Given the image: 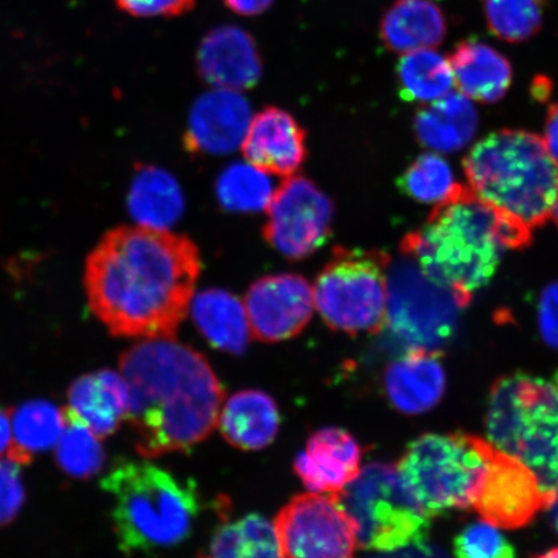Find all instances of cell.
I'll use <instances>...</instances> for the list:
<instances>
[{
	"label": "cell",
	"mask_w": 558,
	"mask_h": 558,
	"mask_svg": "<svg viewBox=\"0 0 558 558\" xmlns=\"http://www.w3.org/2000/svg\"><path fill=\"white\" fill-rule=\"evenodd\" d=\"M120 367L138 456L186 451L213 434L225 390L204 354L173 338L146 339L121 355Z\"/></svg>",
	"instance_id": "cell-2"
},
{
	"label": "cell",
	"mask_w": 558,
	"mask_h": 558,
	"mask_svg": "<svg viewBox=\"0 0 558 558\" xmlns=\"http://www.w3.org/2000/svg\"><path fill=\"white\" fill-rule=\"evenodd\" d=\"M116 3L134 17H178L192 11L195 0H116Z\"/></svg>",
	"instance_id": "cell-36"
},
{
	"label": "cell",
	"mask_w": 558,
	"mask_h": 558,
	"mask_svg": "<svg viewBox=\"0 0 558 558\" xmlns=\"http://www.w3.org/2000/svg\"><path fill=\"white\" fill-rule=\"evenodd\" d=\"M472 507L490 525L515 530L547 509L548 499L527 465L488 442L486 471Z\"/></svg>",
	"instance_id": "cell-13"
},
{
	"label": "cell",
	"mask_w": 558,
	"mask_h": 558,
	"mask_svg": "<svg viewBox=\"0 0 558 558\" xmlns=\"http://www.w3.org/2000/svg\"><path fill=\"white\" fill-rule=\"evenodd\" d=\"M12 416L13 441L7 457L21 465L59 442L65 427V411L47 401L21 404Z\"/></svg>",
	"instance_id": "cell-27"
},
{
	"label": "cell",
	"mask_w": 558,
	"mask_h": 558,
	"mask_svg": "<svg viewBox=\"0 0 558 558\" xmlns=\"http://www.w3.org/2000/svg\"><path fill=\"white\" fill-rule=\"evenodd\" d=\"M68 401V408L100 438L113 435L128 418V384L111 369L81 376L70 386Z\"/></svg>",
	"instance_id": "cell-21"
},
{
	"label": "cell",
	"mask_w": 558,
	"mask_h": 558,
	"mask_svg": "<svg viewBox=\"0 0 558 558\" xmlns=\"http://www.w3.org/2000/svg\"><path fill=\"white\" fill-rule=\"evenodd\" d=\"M399 186L404 195L424 205H442L462 192L448 160L438 153L417 157L402 173Z\"/></svg>",
	"instance_id": "cell-30"
},
{
	"label": "cell",
	"mask_w": 558,
	"mask_h": 558,
	"mask_svg": "<svg viewBox=\"0 0 558 558\" xmlns=\"http://www.w3.org/2000/svg\"><path fill=\"white\" fill-rule=\"evenodd\" d=\"M368 558H450L442 547L428 539L411 544L409 547L392 550V553H375Z\"/></svg>",
	"instance_id": "cell-38"
},
{
	"label": "cell",
	"mask_w": 558,
	"mask_h": 558,
	"mask_svg": "<svg viewBox=\"0 0 558 558\" xmlns=\"http://www.w3.org/2000/svg\"><path fill=\"white\" fill-rule=\"evenodd\" d=\"M197 69L209 86L239 93L255 87L260 81L263 60L250 33L226 25L216 27L202 40Z\"/></svg>",
	"instance_id": "cell-17"
},
{
	"label": "cell",
	"mask_w": 558,
	"mask_h": 558,
	"mask_svg": "<svg viewBox=\"0 0 558 558\" xmlns=\"http://www.w3.org/2000/svg\"><path fill=\"white\" fill-rule=\"evenodd\" d=\"M201 270L199 250L187 236L120 227L88 256V305L114 337L173 338L191 308Z\"/></svg>",
	"instance_id": "cell-1"
},
{
	"label": "cell",
	"mask_w": 558,
	"mask_h": 558,
	"mask_svg": "<svg viewBox=\"0 0 558 558\" xmlns=\"http://www.w3.org/2000/svg\"><path fill=\"white\" fill-rule=\"evenodd\" d=\"M459 93L472 101L504 99L513 81L511 62L494 47L476 39L459 41L449 56Z\"/></svg>",
	"instance_id": "cell-20"
},
{
	"label": "cell",
	"mask_w": 558,
	"mask_h": 558,
	"mask_svg": "<svg viewBox=\"0 0 558 558\" xmlns=\"http://www.w3.org/2000/svg\"><path fill=\"white\" fill-rule=\"evenodd\" d=\"M219 424L230 445L254 451L275 441L281 415L269 395L250 389L230 397L221 409Z\"/></svg>",
	"instance_id": "cell-24"
},
{
	"label": "cell",
	"mask_w": 558,
	"mask_h": 558,
	"mask_svg": "<svg viewBox=\"0 0 558 558\" xmlns=\"http://www.w3.org/2000/svg\"><path fill=\"white\" fill-rule=\"evenodd\" d=\"M550 218H554L556 226L558 227V191L555 199V205L553 208V214H550Z\"/></svg>",
	"instance_id": "cell-44"
},
{
	"label": "cell",
	"mask_w": 558,
	"mask_h": 558,
	"mask_svg": "<svg viewBox=\"0 0 558 558\" xmlns=\"http://www.w3.org/2000/svg\"><path fill=\"white\" fill-rule=\"evenodd\" d=\"M484 438L427 434L411 442L396 464L403 484L432 519L473 506L487 464Z\"/></svg>",
	"instance_id": "cell-7"
},
{
	"label": "cell",
	"mask_w": 558,
	"mask_h": 558,
	"mask_svg": "<svg viewBox=\"0 0 558 558\" xmlns=\"http://www.w3.org/2000/svg\"><path fill=\"white\" fill-rule=\"evenodd\" d=\"M242 151L250 165L277 177H294L305 162L306 134L288 111L268 107L251 120Z\"/></svg>",
	"instance_id": "cell-16"
},
{
	"label": "cell",
	"mask_w": 558,
	"mask_h": 558,
	"mask_svg": "<svg viewBox=\"0 0 558 558\" xmlns=\"http://www.w3.org/2000/svg\"><path fill=\"white\" fill-rule=\"evenodd\" d=\"M463 169L471 192L509 218L532 230L550 218L558 166L533 132H494L473 146Z\"/></svg>",
	"instance_id": "cell-4"
},
{
	"label": "cell",
	"mask_w": 558,
	"mask_h": 558,
	"mask_svg": "<svg viewBox=\"0 0 558 558\" xmlns=\"http://www.w3.org/2000/svg\"><path fill=\"white\" fill-rule=\"evenodd\" d=\"M128 205L140 227L167 230L183 215L184 195L172 174L144 166L132 180Z\"/></svg>",
	"instance_id": "cell-26"
},
{
	"label": "cell",
	"mask_w": 558,
	"mask_h": 558,
	"mask_svg": "<svg viewBox=\"0 0 558 558\" xmlns=\"http://www.w3.org/2000/svg\"><path fill=\"white\" fill-rule=\"evenodd\" d=\"M339 497L357 523L361 549L392 553L428 539L432 518L403 484L396 465L367 464Z\"/></svg>",
	"instance_id": "cell-8"
},
{
	"label": "cell",
	"mask_w": 558,
	"mask_h": 558,
	"mask_svg": "<svg viewBox=\"0 0 558 558\" xmlns=\"http://www.w3.org/2000/svg\"><path fill=\"white\" fill-rule=\"evenodd\" d=\"M250 123L247 100L236 90L215 88L193 105L185 149L191 155H227L242 145Z\"/></svg>",
	"instance_id": "cell-15"
},
{
	"label": "cell",
	"mask_w": 558,
	"mask_h": 558,
	"mask_svg": "<svg viewBox=\"0 0 558 558\" xmlns=\"http://www.w3.org/2000/svg\"><path fill=\"white\" fill-rule=\"evenodd\" d=\"M65 427L56 444V462L70 477L86 480L104 466L105 451L97 437L72 410L64 408Z\"/></svg>",
	"instance_id": "cell-31"
},
{
	"label": "cell",
	"mask_w": 558,
	"mask_h": 558,
	"mask_svg": "<svg viewBox=\"0 0 558 558\" xmlns=\"http://www.w3.org/2000/svg\"><path fill=\"white\" fill-rule=\"evenodd\" d=\"M547 0H484L488 29L508 44H522L542 29Z\"/></svg>",
	"instance_id": "cell-33"
},
{
	"label": "cell",
	"mask_w": 558,
	"mask_h": 558,
	"mask_svg": "<svg viewBox=\"0 0 558 558\" xmlns=\"http://www.w3.org/2000/svg\"><path fill=\"white\" fill-rule=\"evenodd\" d=\"M396 72L400 95L408 102H435L456 85L449 59L432 48L402 54Z\"/></svg>",
	"instance_id": "cell-28"
},
{
	"label": "cell",
	"mask_w": 558,
	"mask_h": 558,
	"mask_svg": "<svg viewBox=\"0 0 558 558\" xmlns=\"http://www.w3.org/2000/svg\"><path fill=\"white\" fill-rule=\"evenodd\" d=\"M485 423L492 445L535 473L549 507L558 490V396L554 384L525 373L501 376L488 393Z\"/></svg>",
	"instance_id": "cell-6"
},
{
	"label": "cell",
	"mask_w": 558,
	"mask_h": 558,
	"mask_svg": "<svg viewBox=\"0 0 558 558\" xmlns=\"http://www.w3.org/2000/svg\"><path fill=\"white\" fill-rule=\"evenodd\" d=\"M546 143L550 157L554 158L558 166V102L550 105L546 121Z\"/></svg>",
	"instance_id": "cell-40"
},
{
	"label": "cell",
	"mask_w": 558,
	"mask_h": 558,
	"mask_svg": "<svg viewBox=\"0 0 558 558\" xmlns=\"http://www.w3.org/2000/svg\"><path fill=\"white\" fill-rule=\"evenodd\" d=\"M389 268L386 327L393 340L403 351L444 352L456 337L466 305L408 256L402 255Z\"/></svg>",
	"instance_id": "cell-10"
},
{
	"label": "cell",
	"mask_w": 558,
	"mask_h": 558,
	"mask_svg": "<svg viewBox=\"0 0 558 558\" xmlns=\"http://www.w3.org/2000/svg\"><path fill=\"white\" fill-rule=\"evenodd\" d=\"M205 558H284L275 523L260 514L244 515L215 534Z\"/></svg>",
	"instance_id": "cell-29"
},
{
	"label": "cell",
	"mask_w": 558,
	"mask_h": 558,
	"mask_svg": "<svg viewBox=\"0 0 558 558\" xmlns=\"http://www.w3.org/2000/svg\"><path fill=\"white\" fill-rule=\"evenodd\" d=\"M362 449L349 432L324 428L295 459L294 470L311 493H340L361 472Z\"/></svg>",
	"instance_id": "cell-18"
},
{
	"label": "cell",
	"mask_w": 558,
	"mask_h": 558,
	"mask_svg": "<svg viewBox=\"0 0 558 558\" xmlns=\"http://www.w3.org/2000/svg\"><path fill=\"white\" fill-rule=\"evenodd\" d=\"M314 306L311 283L289 274L259 279L244 299L251 332L267 343L296 337L310 324Z\"/></svg>",
	"instance_id": "cell-14"
},
{
	"label": "cell",
	"mask_w": 558,
	"mask_h": 558,
	"mask_svg": "<svg viewBox=\"0 0 558 558\" xmlns=\"http://www.w3.org/2000/svg\"><path fill=\"white\" fill-rule=\"evenodd\" d=\"M230 11L241 16H257L270 9L275 0H225Z\"/></svg>",
	"instance_id": "cell-39"
},
{
	"label": "cell",
	"mask_w": 558,
	"mask_h": 558,
	"mask_svg": "<svg viewBox=\"0 0 558 558\" xmlns=\"http://www.w3.org/2000/svg\"><path fill=\"white\" fill-rule=\"evenodd\" d=\"M191 308L195 326L209 344L232 354L246 351L253 332L239 298L225 290H206L194 298Z\"/></svg>",
	"instance_id": "cell-25"
},
{
	"label": "cell",
	"mask_w": 558,
	"mask_h": 558,
	"mask_svg": "<svg viewBox=\"0 0 558 558\" xmlns=\"http://www.w3.org/2000/svg\"><path fill=\"white\" fill-rule=\"evenodd\" d=\"M549 513L550 525L555 529V532L558 534V490L555 494L554 501L547 508Z\"/></svg>",
	"instance_id": "cell-42"
},
{
	"label": "cell",
	"mask_w": 558,
	"mask_h": 558,
	"mask_svg": "<svg viewBox=\"0 0 558 558\" xmlns=\"http://www.w3.org/2000/svg\"><path fill=\"white\" fill-rule=\"evenodd\" d=\"M538 329L544 343L558 351V281L550 282L542 291Z\"/></svg>",
	"instance_id": "cell-37"
},
{
	"label": "cell",
	"mask_w": 558,
	"mask_h": 558,
	"mask_svg": "<svg viewBox=\"0 0 558 558\" xmlns=\"http://www.w3.org/2000/svg\"><path fill=\"white\" fill-rule=\"evenodd\" d=\"M12 441V416L10 411L0 407V458L3 453H9Z\"/></svg>",
	"instance_id": "cell-41"
},
{
	"label": "cell",
	"mask_w": 558,
	"mask_h": 558,
	"mask_svg": "<svg viewBox=\"0 0 558 558\" xmlns=\"http://www.w3.org/2000/svg\"><path fill=\"white\" fill-rule=\"evenodd\" d=\"M389 256L337 247L314 283V305L333 330L349 335L386 327Z\"/></svg>",
	"instance_id": "cell-9"
},
{
	"label": "cell",
	"mask_w": 558,
	"mask_h": 558,
	"mask_svg": "<svg viewBox=\"0 0 558 558\" xmlns=\"http://www.w3.org/2000/svg\"><path fill=\"white\" fill-rule=\"evenodd\" d=\"M453 547L457 558H518L512 544L486 521L465 526L457 535Z\"/></svg>",
	"instance_id": "cell-34"
},
{
	"label": "cell",
	"mask_w": 558,
	"mask_h": 558,
	"mask_svg": "<svg viewBox=\"0 0 558 558\" xmlns=\"http://www.w3.org/2000/svg\"><path fill=\"white\" fill-rule=\"evenodd\" d=\"M553 384H554V387H555V389H556V393H557V396H558V372H557V373H556V375H555V378H554Z\"/></svg>",
	"instance_id": "cell-45"
},
{
	"label": "cell",
	"mask_w": 558,
	"mask_h": 558,
	"mask_svg": "<svg viewBox=\"0 0 558 558\" xmlns=\"http://www.w3.org/2000/svg\"><path fill=\"white\" fill-rule=\"evenodd\" d=\"M448 20L432 0H396L381 19L380 38L387 50L409 53L442 44Z\"/></svg>",
	"instance_id": "cell-22"
},
{
	"label": "cell",
	"mask_w": 558,
	"mask_h": 558,
	"mask_svg": "<svg viewBox=\"0 0 558 558\" xmlns=\"http://www.w3.org/2000/svg\"><path fill=\"white\" fill-rule=\"evenodd\" d=\"M478 114L469 97L446 95L442 99L424 105L414 120L418 143L432 151L451 155L465 148L476 135Z\"/></svg>",
	"instance_id": "cell-23"
},
{
	"label": "cell",
	"mask_w": 558,
	"mask_h": 558,
	"mask_svg": "<svg viewBox=\"0 0 558 558\" xmlns=\"http://www.w3.org/2000/svg\"><path fill=\"white\" fill-rule=\"evenodd\" d=\"M15 460L0 459V526L9 525L17 518L25 501V487Z\"/></svg>",
	"instance_id": "cell-35"
},
{
	"label": "cell",
	"mask_w": 558,
	"mask_h": 558,
	"mask_svg": "<svg viewBox=\"0 0 558 558\" xmlns=\"http://www.w3.org/2000/svg\"><path fill=\"white\" fill-rule=\"evenodd\" d=\"M101 486L113 498L111 519L123 553H157L190 536L199 512L193 484L157 465L121 460Z\"/></svg>",
	"instance_id": "cell-5"
},
{
	"label": "cell",
	"mask_w": 558,
	"mask_h": 558,
	"mask_svg": "<svg viewBox=\"0 0 558 558\" xmlns=\"http://www.w3.org/2000/svg\"><path fill=\"white\" fill-rule=\"evenodd\" d=\"M216 192L219 204L233 213L267 209L275 194L267 174L250 163L228 167L220 174Z\"/></svg>",
	"instance_id": "cell-32"
},
{
	"label": "cell",
	"mask_w": 558,
	"mask_h": 558,
	"mask_svg": "<svg viewBox=\"0 0 558 558\" xmlns=\"http://www.w3.org/2000/svg\"><path fill=\"white\" fill-rule=\"evenodd\" d=\"M536 558H558V547L549 549L546 554L539 555Z\"/></svg>",
	"instance_id": "cell-43"
},
{
	"label": "cell",
	"mask_w": 558,
	"mask_h": 558,
	"mask_svg": "<svg viewBox=\"0 0 558 558\" xmlns=\"http://www.w3.org/2000/svg\"><path fill=\"white\" fill-rule=\"evenodd\" d=\"M532 232L464 186L457 197L436 206L422 228L404 236L401 251L469 306L497 274L507 251L532 244Z\"/></svg>",
	"instance_id": "cell-3"
},
{
	"label": "cell",
	"mask_w": 558,
	"mask_h": 558,
	"mask_svg": "<svg viewBox=\"0 0 558 558\" xmlns=\"http://www.w3.org/2000/svg\"><path fill=\"white\" fill-rule=\"evenodd\" d=\"M263 234L290 260H303L329 241L333 205L310 179L294 174L283 181L267 208Z\"/></svg>",
	"instance_id": "cell-12"
},
{
	"label": "cell",
	"mask_w": 558,
	"mask_h": 558,
	"mask_svg": "<svg viewBox=\"0 0 558 558\" xmlns=\"http://www.w3.org/2000/svg\"><path fill=\"white\" fill-rule=\"evenodd\" d=\"M448 376L442 352L408 349L384 373V390L402 414L418 415L442 401Z\"/></svg>",
	"instance_id": "cell-19"
},
{
	"label": "cell",
	"mask_w": 558,
	"mask_h": 558,
	"mask_svg": "<svg viewBox=\"0 0 558 558\" xmlns=\"http://www.w3.org/2000/svg\"><path fill=\"white\" fill-rule=\"evenodd\" d=\"M275 527L284 558H354L357 523L339 493L298 495L279 511Z\"/></svg>",
	"instance_id": "cell-11"
}]
</instances>
